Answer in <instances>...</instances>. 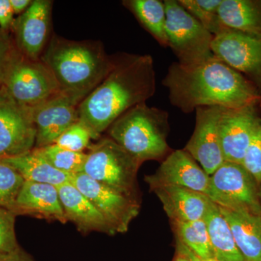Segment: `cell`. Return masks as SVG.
Masks as SVG:
<instances>
[{"label": "cell", "mask_w": 261, "mask_h": 261, "mask_svg": "<svg viewBox=\"0 0 261 261\" xmlns=\"http://www.w3.org/2000/svg\"><path fill=\"white\" fill-rule=\"evenodd\" d=\"M221 107L205 106L195 110V127L186 150L210 176L224 162L219 137Z\"/></svg>", "instance_id": "13"}, {"label": "cell", "mask_w": 261, "mask_h": 261, "mask_svg": "<svg viewBox=\"0 0 261 261\" xmlns=\"http://www.w3.org/2000/svg\"><path fill=\"white\" fill-rule=\"evenodd\" d=\"M34 150L42 156L53 167L70 175L82 172L87 158V153L68 150L56 144L40 148H34Z\"/></svg>", "instance_id": "27"}, {"label": "cell", "mask_w": 261, "mask_h": 261, "mask_svg": "<svg viewBox=\"0 0 261 261\" xmlns=\"http://www.w3.org/2000/svg\"><path fill=\"white\" fill-rule=\"evenodd\" d=\"M261 119V103L240 108H222L219 137L224 161L243 164Z\"/></svg>", "instance_id": "12"}, {"label": "cell", "mask_w": 261, "mask_h": 261, "mask_svg": "<svg viewBox=\"0 0 261 261\" xmlns=\"http://www.w3.org/2000/svg\"><path fill=\"white\" fill-rule=\"evenodd\" d=\"M16 50V46L8 33L0 28V87L3 84L7 70Z\"/></svg>", "instance_id": "32"}, {"label": "cell", "mask_w": 261, "mask_h": 261, "mask_svg": "<svg viewBox=\"0 0 261 261\" xmlns=\"http://www.w3.org/2000/svg\"><path fill=\"white\" fill-rule=\"evenodd\" d=\"M122 4L135 15L139 23L162 47H168L166 33V13L164 1L124 0Z\"/></svg>", "instance_id": "24"}, {"label": "cell", "mask_w": 261, "mask_h": 261, "mask_svg": "<svg viewBox=\"0 0 261 261\" xmlns=\"http://www.w3.org/2000/svg\"><path fill=\"white\" fill-rule=\"evenodd\" d=\"M159 197L171 221L204 219L212 200L207 195L178 186H161L151 190Z\"/></svg>", "instance_id": "18"}, {"label": "cell", "mask_w": 261, "mask_h": 261, "mask_svg": "<svg viewBox=\"0 0 261 261\" xmlns=\"http://www.w3.org/2000/svg\"><path fill=\"white\" fill-rule=\"evenodd\" d=\"M176 251L181 252V253L188 257V258L191 261H219L217 259L215 258V257H212V258L202 259L200 258V257H197L195 254H194L193 252L191 251V250H189L185 245H184L181 242L178 241L177 240H176Z\"/></svg>", "instance_id": "34"}, {"label": "cell", "mask_w": 261, "mask_h": 261, "mask_svg": "<svg viewBox=\"0 0 261 261\" xmlns=\"http://www.w3.org/2000/svg\"><path fill=\"white\" fill-rule=\"evenodd\" d=\"M14 14L21 15L32 4L31 0H10Z\"/></svg>", "instance_id": "36"}, {"label": "cell", "mask_w": 261, "mask_h": 261, "mask_svg": "<svg viewBox=\"0 0 261 261\" xmlns=\"http://www.w3.org/2000/svg\"><path fill=\"white\" fill-rule=\"evenodd\" d=\"M243 165L261 185V119L247 149Z\"/></svg>", "instance_id": "31"}, {"label": "cell", "mask_w": 261, "mask_h": 261, "mask_svg": "<svg viewBox=\"0 0 261 261\" xmlns=\"http://www.w3.org/2000/svg\"><path fill=\"white\" fill-rule=\"evenodd\" d=\"M162 84L171 105L185 114L205 106L240 108L261 103L255 86L216 56L197 64L173 63Z\"/></svg>", "instance_id": "1"}, {"label": "cell", "mask_w": 261, "mask_h": 261, "mask_svg": "<svg viewBox=\"0 0 261 261\" xmlns=\"http://www.w3.org/2000/svg\"><path fill=\"white\" fill-rule=\"evenodd\" d=\"M107 130L108 137L142 163L163 161L172 152L167 142L169 114L146 102L123 113Z\"/></svg>", "instance_id": "4"}, {"label": "cell", "mask_w": 261, "mask_h": 261, "mask_svg": "<svg viewBox=\"0 0 261 261\" xmlns=\"http://www.w3.org/2000/svg\"><path fill=\"white\" fill-rule=\"evenodd\" d=\"M57 188L67 220L74 224L79 231L84 233L97 231L116 234L95 206L71 183Z\"/></svg>", "instance_id": "19"}, {"label": "cell", "mask_w": 261, "mask_h": 261, "mask_svg": "<svg viewBox=\"0 0 261 261\" xmlns=\"http://www.w3.org/2000/svg\"><path fill=\"white\" fill-rule=\"evenodd\" d=\"M13 212L16 216L29 215L62 224L68 221L58 188L48 184L24 181L15 200Z\"/></svg>", "instance_id": "17"}, {"label": "cell", "mask_w": 261, "mask_h": 261, "mask_svg": "<svg viewBox=\"0 0 261 261\" xmlns=\"http://www.w3.org/2000/svg\"><path fill=\"white\" fill-rule=\"evenodd\" d=\"M14 15L10 0H0V28L5 32L11 28Z\"/></svg>", "instance_id": "33"}, {"label": "cell", "mask_w": 261, "mask_h": 261, "mask_svg": "<svg viewBox=\"0 0 261 261\" xmlns=\"http://www.w3.org/2000/svg\"><path fill=\"white\" fill-rule=\"evenodd\" d=\"M24 178L13 167L0 161V207L13 211Z\"/></svg>", "instance_id": "28"}, {"label": "cell", "mask_w": 261, "mask_h": 261, "mask_svg": "<svg viewBox=\"0 0 261 261\" xmlns=\"http://www.w3.org/2000/svg\"><path fill=\"white\" fill-rule=\"evenodd\" d=\"M0 161L15 168L25 181L48 184L56 187L71 181L72 175L61 172L53 167L34 149L23 155L0 159Z\"/></svg>", "instance_id": "22"}, {"label": "cell", "mask_w": 261, "mask_h": 261, "mask_svg": "<svg viewBox=\"0 0 261 261\" xmlns=\"http://www.w3.org/2000/svg\"><path fill=\"white\" fill-rule=\"evenodd\" d=\"M260 203H261V185H260Z\"/></svg>", "instance_id": "38"}, {"label": "cell", "mask_w": 261, "mask_h": 261, "mask_svg": "<svg viewBox=\"0 0 261 261\" xmlns=\"http://www.w3.org/2000/svg\"><path fill=\"white\" fill-rule=\"evenodd\" d=\"M214 56L244 75L261 95V39L228 29L214 37Z\"/></svg>", "instance_id": "11"}, {"label": "cell", "mask_w": 261, "mask_h": 261, "mask_svg": "<svg viewBox=\"0 0 261 261\" xmlns=\"http://www.w3.org/2000/svg\"><path fill=\"white\" fill-rule=\"evenodd\" d=\"M156 91L150 55H123L115 58L107 76L79 106L80 121L97 140L123 113L145 103Z\"/></svg>", "instance_id": "2"}, {"label": "cell", "mask_w": 261, "mask_h": 261, "mask_svg": "<svg viewBox=\"0 0 261 261\" xmlns=\"http://www.w3.org/2000/svg\"><path fill=\"white\" fill-rule=\"evenodd\" d=\"M13 211L0 207V255L18 250L19 245L15 233V218Z\"/></svg>", "instance_id": "30"}, {"label": "cell", "mask_w": 261, "mask_h": 261, "mask_svg": "<svg viewBox=\"0 0 261 261\" xmlns=\"http://www.w3.org/2000/svg\"><path fill=\"white\" fill-rule=\"evenodd\" d=\"M0 261H32L19 247L14 252L0 255Z\"/></svg>", "instance_id": "35"}, {"label": "cell", "mask_w": 261, "mask_h": 261, "mask_svg": "<svg viewBox=\"0 0 261 261\" xmlns=\"http://www.w3.org/2000/svg\"><path fill=\"white\" fill-rule=\"evenodd\" d=\"M3 86L19 104L33 110L61 94L49 68L40 59L27 58L17 49Z\"/></svg>", "instance_id": "7"}, {"label": "cell", "mask_w": 261, "mask_h": 261, "mask_svg": "<svg viewBox=\"0 0 261 261\" xmlns=\"http://www.w3.org/2000/svg\"><path fill=\"white\" fill-rule=\"evenodd\" d=\"M204 220L215 258L219 261H246L237 246L227 221L214 202H211Z\"/></svg>", "instance_id": "23"}, {"label": "cell", "mask_w": 261, "mask_h": 261, "mask_svg": "<svg viewBox=\"0 0 261 261\" xmlns=\"http://www.w3.org/2000/svg\"><path fill=\"white\" fill-rule=\"evenodd\" d=\"M92 135L87 126L80 121L65 130L55 144L73 152H83L89 147Z\"/></svg>", "instance_id": "29"}, {"label": "cell", "mask_w": 261, "mask_h": 261, "mask_svg": "<svg viewBox=\"0 0 261 261\" xmlns=\"http://www.w3.org/2000/svg\"><path fill=\"white\" fill-rule=\"evenodd\" d=\"M173 261H191L188 257L185 256V255L181 253V252L176 251V255L175 257L174 260Z\"/></svg>", "instance_id": "37"}, {"label": "cell", "mask_w": 261, "mask_h": 261, "mask_svg": "<svg viewBox=\"0 0 261 261\" xmlns=\"http://www.w3.org/2000/svg\"><path fill=\"white\" fill-rule=\"evenodd\" d=\"M32 111L19 104L5 86L0 87V159L18 157L35 147Z\"/></svg>", "instance_id": "10"}, {"label": "cell", "mask_w": 261, "mask_h": 261, "mask_svg": "<svg viewBox=\"0 0 261 261\" xmlns=\"http://www.w3.org/2000/svg\"><path fill=\"white\" fill-rule=\"evenodd\" d=\"M51 11L53 1L34 0L13 22L15 46L30 59H40L44 53L50 31Z\"/></svg>", "instance_id": "15"}, {"label": "cell", "mask_w": 261, "mask_h": 261, "mask_svg": "<svg viewBox=\"0 0 261 261\" xmlns=\"http://www.w3.org/2000/svg\"><path fill=\"white\" fill-rule=\"evenodd\" d=\"M181 6L216 37L226 31L219 16L222 0H178Z\"/></svg>", "instance_id": "26"}, {"label": "cell", "mask_w": 261, "mask_h": 261, "mask_svg": "<svg viewBox=\"0 0 261 261\" xmlns=\"http://www.w3.org/2000/svg\"><path fill=\"white\" fill-rule=\"evenodd\" d=\"M149 190L161 186H178L208 195L210 176L185 149L172 151L153 174L146 176Z\"/></svg>", "instance_id": "14"}, {"label": "cell", "mask_w": 261, "mask_h": 261, "mask_svg": "<svg viewBox=\"0 0 261 261\" xmlns=\"http://www.w3.org/2000/svg\"><path fill=\"white\" fill-rule=\"evenodd\" d=\"M207 197L219 207L261 216L260 185L243 164L224 161L210 175Z\"/></svg>", "instance_id": "8"}, {"label": "cell", "mask_w": 261, "mask_h": 261, "mask_svg": "<svg viewBox=\"0 0 261 261\" xmlns=\"http://www.w3.org/2000/svg\"><path fill=\"white\" fill-rule=\"evenodd\" d=\"M219 209L245 260L261 261V216L245 211H231L221 207Z\"/></svg>", "instance_id": "20"}, {"label": "cell", "mask_w": 261, "mask_h": 261, "mask_svg": "<svg viewBox=\"0 0 261 261\" xmlns=\"http://www.w3.org/2000/svg\"><path fill=\"white\" fill-rule=\"evenodd\" d=\"M176 240L181 242L197 257H214L210 237L205 220L194 221H171Z\"/></svg>", "instance_id": "25"}, {"label": "cell", "mask_w": 261, "mask_h": 261, "mask_svg": "<svg viewBox=\"0 0 261 261\" xmlns=\"http://www.w3.org/2000/svg\"><path fill=\"white\" fill-rule=\"evenodd\" d=\"M70 183L91 201L114 232H126L140 214L139 198L99 183L83 172L72 175Z\"/></svg>", "instance_id": "9"}, {"label": "cell", "mask_w": 261, "mask_h": 261, "mask_svg": "<svg viewBox=\"0 0 261 261\" xmlns=\"http://www.w3.org/2000/svg\"><path fill=\"white\" fill-rule=\"evenodd\" d=\"M164 3L168 47L177 58L178 63L183 65L197 64L214 56L211 46L214 36L177 0H165Z\"/></svg>", "instance_id": "6"}, {"label": "cell", "mask_w": 261, "mask_h": 261, "mask_svg": "<svg viewBox=\"0 0 261 261\" xmlns=\"http://www.w3.org/2000/svg\"><path fill=\"white\" fill-rule=\"evenodd\" d=\"M81 102L63 93L32 110L37 130L34 148L55 144L60 136L80 121Z\"/></svg>", "instance_id": "16"}, {"label": "cell", "mask_w": 261, "mask_h": 261, "mask_svg": "<svg viewBox=\"0 0 261 261\" xmlns=\"http://www.w3.org/2000/svg\"><path fill=\"white\" fill-rule=\"evenodd\" d=\"M219 13L226 28L261 39V0H222Z\"/></svg>", "instance_id": "21"}, {"label": "cell", "mask_w": 261, "mask_h": 261, "mask_svg": "<svg viewBox=\"0 0 261 261\" xmlns=\"http://www.w3.org/2000/svg\"><path fill=\"white\" fill-rule=\"evenodd\" d=\"M142 163L110 137L89 146L82 172L99 183L138 197L137 176Z\"/></svg>", "instance_id": "5"}, {"label": "cell", "mask_w": 261, "mask_h": 261, "mask_svg": "<svg viewBox=\"0 0 261 261\" xmlns=\"http://www.w3.org/2000/svg\"><path fill=\"white\" fill-rule=\"evenodd\" d=\"M56 79L62 93L82 100L107 76L115 59L102 44L53 35L40 58Z\"/></svg>", "instance_id": "3"}]
</instances>
